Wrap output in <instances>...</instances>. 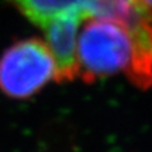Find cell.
<instances>
[{
    "mask_svg": "<svg viewBox=\"0 0 152 152\" xmlns=\"http://www.w3.org/2000/svg\"><path fill=\"white\" fill-rule=\"evenodd\" d=\"M80 75L85 83L126 71L132 56L129 33L119 23L90 18L79 42Z\"/></svg>",
    "mask_w": 152,
    "mask_h": 152,
    "instance_id": "obj_1",
    "label": "cell"
},
{
    "mask_svg": "<svg viewBox=\"0 0 152 152\" xmlns=\"http://www.w3.org/2000/svg\"><path fill=\"white\" fill-rule=\"evenodd\" d=\"M53 75V58L39 38L17 41L0 56V90L9 98L33 96Z\"/></svg>",
    "mask_w": 152,
    "mask_h": 152,
    "instance_id": "obj_2",
    "label": "cell"
},
{
    "mask_svg": "<svg viewBox=\"0 0 152 152\" xmlns=\"http://www.w3.org/2000/svg\"><path fill=\"white\" fill-rule=\"evenodd\" d=\"M83 19L85 17L81 13H67L42 27L55 62L57 83H71L80 74L77 28Z\"/></svg>",
    "mask_w": 152,
    "mask_h": 152,
    "instance_id": "obj_3",
    "label": "cell"
},
{
    "mask_svg": "<svg viewBox=\"0 0 152 152\" xmlns=\"http://www.w3.org/2000/svg\"><path fill=\"white\" fill-rule=\"evenodd\" d=\"M122 26L132 43L131 61L124 71L127 79L141 90L152 89V7L140 0Z\"/></svg>",
    "mask_w": 152,
    "mask_h": 152,
    "instance_id": "obj_4",
    "label": "cell"
},
{
    "mask_svg": "<svg viewBox=\"0 0 152 152\" xmlns=\"http://www.w3.org/2000/svg\"><path fill=\"white\" fill-rule=\"evenodd\" d=\"M28 20L43 27L50 20L67 13H81L89 18L88 0H5Z\"/></svg>",
    "mask_w": 152,
    "mask_h": 152,
    "instance_id": "obj_5",
    "label": "cell"
},
{
    "mask_svg": "<svg viewBox=\"0 0 152 152\" xmlns=\"http://www.w3.org/2000/svg\"><path fill=\"white\" fill-rule=\"evenodd\" d=\"M145 1H146L147 4H148L150 7H152V0H145Z\"/></svg>",
    "mask_w": 152,
    "mask_h": 152,
    "instance_id": "obj_6",
    "label": "cell"
}]
</instances>
